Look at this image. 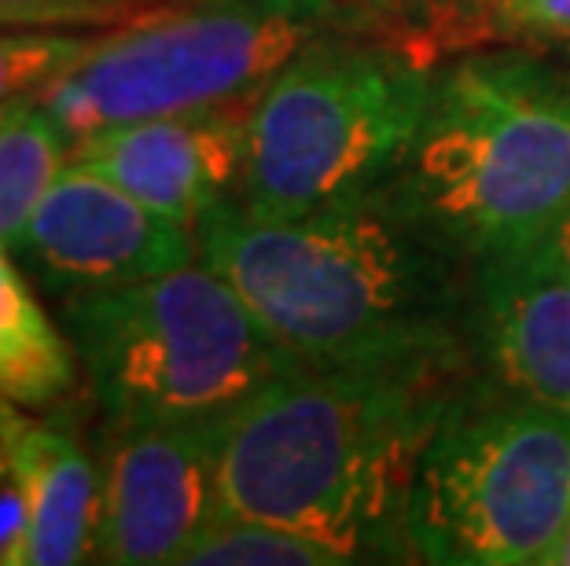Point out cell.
Listing matches in <instances>:
<instances>
[{"mask_svg":"<svg viewBox=\"0 0 570 566\" xmlns=\"http://www.w3.org/2000/svg\"><path fill=\"white\" fill-rule=\"evenodd\" d=\"M92 38L96 30H4L0 33V103L41 92L92 44Z\"/></svg>","mask_w":570,"mask_h":566,"instance_id":"16","label":"cell"},{"mask_svg":"<svg viewBox=\"0 0 570 566\" xmlns=\"http://www.w3.org/2000/svg\"><path fill=\"white\" fill-rule=\"evenodd\" d=\"M391 191L475 261L552 236L570 210V78L523 52L434 70L416 148Z\"/></svg>","mask_w":570,"mask_h":566,"instance_id":"3","label":"cell"},{"mask_svg":"<svg viewBox=\"0 0 570 566\" xmlns=\"http://www.w3.org/2000/svg\"><path fill=\"white\" fill-rule=\"evenodd\" d=\"M59 306L111 424L214 419L302 368L206 265H180Z\"/></svg>","mask_w":570,"mask_h":566,"instance_id":"6","label":"cell"},{"mask_svg":"<svg viewBox=\"0 0 570 566\" xmlns=\"http://www.w3.org/2000/svg\"><path fill=\"white\" fill-rule=\"evenodd\" d=\"M365 30L391 33V38H416L423 44L428 33H439V44L453 38V30L475 11L482 0H343Z\"/></svg>","mask_w":570,"mask_h":566,"instance_id":"18","label":"cell"},{"mask_svg":"<svg viewBox=\"0 0 570 566\" xmlns=\"http://www.w3.org/2000/svg\"><path fill=\"white\" fill-rule=\"evenodd\" d=\"M22 493L27 526L11 566L89 563L100 526V467L67 419H27Z\"/></svg>","mask_w":570,"mask_h":566,"instance_id":"12","label":"cell"},{"mask_svg":"<svg viewBox=\"0 0 570 566\" xmlns=\"http://www.w3.org/2000/svg\"><path fill=\"white\" fill-rule=\"evenodd\" d=\"M140 8L100 4V0H0L4 30H104L137 16Z\"/></svg>","mask_w":570,"mask_h":566,"instance_id":"20","label":"cell"},{"mask_svg":"<svg viewBox=\"0 0 570 566\" xmlns=\"http://www.w3.org/2000/svg\"><path fill=\"white\" fill-rule=\"evenodd\" d=\"M22 100H27V96H22ZM22 100H8V103H0V126H4L11 115H16V107H19Z\"/></svg>","mask_w":570,"mask_h":566,"instance_id":"23","label":"cell"},{"mask_svg":"<svg viewBox=\"0 0 570 566\" xmlns=\"http://www.w3.org/2000/svg\"><path fill=\"white\" fill-rule=\"evenodd\" d=\"M191 232L206 269L302 365H456V250L391 188L295 218L254 214L233 196Z\"/></svg>","mask_w":570,"mask_h":566,"instance_id":"1","label":"cell"},{"mask_svg":"<svg viewBox=\"0 0 570 566\" xmlns=\"http://www.w3.org/2000/svg\"><path fill=\"white\" fill-rule=\"evenodd\" d=\"M247 103L199 107L100 129L70 148V162L115 180L132 199L177 225L196 228L206 210L239 191Z\"/></svg>","mask_w":570,"mask_h":566,"instance_id":"10","label":"cell"},{"mask_svg":"<svg viewBox=\"0 0 570 566\" xmlns=\"http://www.w3.org/2000/svg\"><path fill=\"white\" fill-rule=\"evenodd\" d=\"M434 70L423 48L338 30L281 67L247 103L236 199L295 218L386 191L416 148Z\"/></svg>","mask_w":570,"mask_h":566,"instance_id":"4","label":"cell"},{"mask_svg":"<svg viewBox=\"0 0 570 566\" xmlns=\"http://www.w3.org/2000/svg\"><path fill=\"white\" fill-rule=\"evenodd\" d=\"M475 328L501 387L570 416V265L552 236L479 261Z\"/></svg>","mask_w":570,"mask_h":566,"instance_id":"11","label":"cell"},{"mask_svg":"<svg viewBox=\"0 0 570 566\" xmlns=\"http://www.w3.org/2000/svg\"><path fill=\"white\" fill-rule=\"evenodd\" d=\"M27 419L16 401L0 397V566H11L27 526V493H22V430Z\"/></svg>","mask_w":570,"mask_h":566,"instance_id":"19","label":"cell"},{"mask_svg":"<svg viewBox=\"0 0 570 566\" xmlns=\"http://www.w3.org/2000/svg\"><path fill=\"white\" fill-rule=\"evenodd\" d=\"M100 4H122V8H148L155 0H100Z\"/></svg>","mask_w":570,"mask_h":566,"instance_id":"24","label":"cell"},{"mask_svg":"<svg viewBox=\"0 0 570 566\" xmlns=\"http://www.w3.org/2000/svg\"><path fill=\"white\" fill-rule=\"evenodd\" d=\"M222 519L217 416L180 424H115L100 464L92 559L169 566Z\"/></svg>","mask_w":570,"mask_h":566,"instance_id":"8","label":"cell"},{"mask_svg":"<svg viewBox=\"0 0 570 566\" xmlns=\"http://www.w3.org/2000/svg\"><path fill=\"white\" fill-rule=\"evenodd\" d=\"M11 250L59 302L151 280L199 255L191 228L78 162H67Z\"/></svg>","mask_w":570,"mask_h":566,"instance_id":"9","label":"cell"},{"mask_svg":"<svg viewBox=\"0 0 570 566\" xmlns=\"http://www.w3.org/2000/svg\"><path fill=\"white\" fill-rule=\"evenodd\" d=\"M552 244H556V250L563 255V261L570 265V210L563 214L560 221H556V228H552Z\"/></svg>","mask_w":570,"mask_h":566,"instance_id":"21","label":"cell"},{"mask_svg":"<svg viewBox=\"0 0 570 566\" xmlns=\"http://www.w3.org/2000/svg\"><path fill=\"white\" fill-rule=\"evenodd\" d=\"M456 365H302L217 416L222 515L306 534L343 563L412 559L409 497Z\"/></svg>","mask_w":570,"mask_h":566,"instance_id":"2","label":"cell"},{"mask_svg":"<svg viewBox=\"0 0 570 566\" xmlns=\"http://www.w3.org/2000/svg\"><path fill=\"white\" fill-rule=\"evenodd\" d=\"M405 529L423 563L552 566L570 529V416L508 387L453 397Z\"/></svg>","mask_w":570,"mask_h":566,"instance_id":"7","label":"cell"},{"mask_svg":"<svg viewBox=\"0 0 570 566\" xmlns=\"http://www.w3.org/2000/svg\"><path fill=\"white\" fill-rule=\"evenodd\" d=\"M78 354L33 298L27 276L0 244V397L27 408L75 390Z\"/></svg>","mask_w":570,"mask_h":566,"instance_id":"13","label":"cell"},{"mask_svg":"<svg viewBox=\"0 0 570 566\" xmlns=\"http://www.w3.org/2000/svg\"><path fill=\"white\" fill-rule=\"evenodd\" d=\"M67 162L70 140L33 103V96H27L16 115L0 126V244L16 247L22 228L48 196V188L67 170Z\"/></svg>","mask_w":570,"mask_h":566,"instance_id":"14","label":"cell"},{"mask_svg":"<svg viewBox=\"0 0 570 566\" xmlns=\"http://www.w3.org/2000/svg\"><path fill=\"white\" fill-rule=\"evenodd\" d=\"M552 566H570V529H567V537H563V545H560V552H556V559H552Z\"/></svg>","mask_w":570,"mask_h":566,"instance_id":"22","label":"cell"},{"mask_svg":"<svg viewBox=\"0 0 570 566\" xmlns=\"http://www.w3.org/2000/svg\"><path fill=\"white\" fill-rule=\"evenodd\" d=\"M338 552L295 529L222 515L180 566H338Z\"/></svg>","mask_w":570,"mask_h":566,"instance_id":"15","label":"cell"},{"mask_svg":"<svg viewBox=\"0 0 570 566\" xmlns=\"http://www.w3.org/2000/svg\"><path fill=\"white\" fill-rule=\"evenodd\" d=\"M570 44V0H482L445 44Z\"/></svg>","mask_w":570,"mask_h":566,"instance_id":"17","label":"cell"},{"mask_svg":"<svg viewBox=\"0 0 570 566\" xmlns=\"http://www.w3.org/2000/svg\"><path fill=\"white\" fill-rule=\"evenodd\" d=\"M357 27L343 0H155L96 30L33 103L75 148L137 118L244 103L302 48Z\"/></svg>","mask_w":570,"mask_h":566,"instance_id":"5","label":"cell"}]
</instances>
